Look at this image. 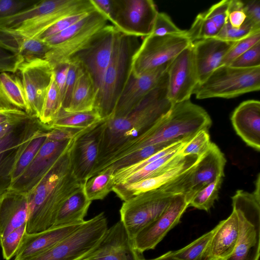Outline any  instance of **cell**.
<instances>
[{"label": "cell", "mask_w": 260, "mask_h": 260, "mask_svg": "<svg viewBox=\"0 0 260 260\" xmlns=\"http://www.w3.org/2000/svg\"><path fill=\"white\" fill-rule=\"evenodd\" d=\"M79 135L70 141L49 170L27 193L29 215L26 233L51 228L63 202L83 185L84 183L76 177L73 166V149Z\"/></svg>", "instance_id": "obj_1"}, {"label": "cell", "mask_w": 260, "mask_h": 260, "mask_svg": "<svg viewBox=\"0 0 260 260\" xmlns=\"http://www.w3.org/2000/svg\"><path fill=\"white\" fill-rule=\"evenodd\" d=\"M211 125L208 112L190 100L174 104L150 128L104 159L101 165L148 146L191 140L200 131H209Z\"/></svg>", "instance_id": "obj_2"}, {"label": "cell", "mask_w": 260, "mask_h": 260, "mask_svg": "<svg viewBox=\"0 0 260 260\" xmlns=\"http://www.w3.org/2000/svg\"><path fill=\"white\" fill-rule=\"evenodd\" d=\"M173 105L167 97V73L158 86L132 112L125 116L107 119L95 165L145 132Z\"/></svg>", "instance_id": "obj_3"}, {"label": "cell", "mask_w": 260, "mask_h": 260, "mask_svg": "<svg viewBox=\"0 0 260 260\" xmlns=\"http://www.w3.org/2000/svg\"><path fill=\"white\" fill-rule=\"evenodd\" d=\"M84 0H40L31 8L0 20V29L34 38L60 19L85 12Z\"/></svg>", "instance_id": "obj_4"}, {"label": "cell", "mask_w": 260, "mask_h": 260, "mask_svg": "<svg viewBox=\"0 0 260 260\" xmlns=\"http://www.w3.org/2000/svg\"><path fill=\"white\" fill-rule=\"evenodd\" d=\"M108 22L95 10L66 30L45 40L43 41L51 47L45 60L52 68L68 62L96 38Z\"/></svg>", "instance_id": "obj_5"}, {"label": "cell", "mask_w": 260, "mask_h": 260, "mask_svg": "<svg viewBox=\"0 0 260 260\" xmlns=\"http://www.w3.org/2000/svg\"><path fill=\"white\" fill-rule=\"evenodd\" d=\"M133 37L120 33L98 90L94 109L102 119H108L112 115L125 82L131 57L136 50H133Z\"/></svg>", "instance_id": "obj_6"}, {"label": "cell", "mask_w": 260, "mask_h": 260, "mask_svg": "<svg viewBox=\"0 0 260 260\" xmlns=\"http://www.w3.org/2000/svg\"><path fill=\"white\" fill-rule=\"evenodd\" d=\"M238 216L239 234L234 251L226 260H258L260 255V196L239 189L232 197Z\"/></svg>", "instance_id": "obj_7"}, {"label": "cell", "mask_w": 260, "mask_h": 260, "mask_svg": "<svg viewBox=\"0 0 260 260\" xmlns=\"http://www.w3.org/2000/svg\"><path fill=\"white\" fill-rule=\"evenodd\" d=\"M260 89V67L237 68L222 65L215 69L194 92L197 99L233 98Z\"/></svg>", "instance_id": "obj_8"}, {"label": "cell", "mask_w": 260, "mask_h": 260, "mask_svg": "<svg viewBox=\"0 0 260 260\" xmlns=\"http://www.w3.org/2000/svg\"><path fill=\"white\" fill-rule=\"evenodd\" d=\"M192 44L187 34L144 37L133 53L128 74L139 77L169 63Z\"/></svg>", "instance_id": "obj_9"}, {"label": "cell", "mask_w": 260, "mask_h": 260, "mask_svg": "<svg viewBox=\"0 0 260 260\" xmlns=\"http://www.w3.org/2000/svg\"><path fill=\"white\" fill-rule=\"evenodd\" d=\"M108 228L101 212L50 249L23 260H79L98 244Z\"/></svg>", "instance_id": "obj_10"}, {"label": "cell", "mask_w": 260, "mask_h": 260, "mask_svg": "<svg viewBox=\"0 0 260 260\" xmlns=\"http://www.w3.org/2000/svg\"><path fill=\"white\" fill-rule=\"evenodd\" d=\"M45 125L27 114L0 134V196L9 190L16 163L35 134Z\"/></svg>", "instance_id": "obj_11"}, {"label": "cell", "mask_w": 260, "mask_h": 260, "mask_svg": "<svg viewBox=\"0 0 260 260\" xmlns=\"http://www.w3.org/2000/svg\"><path fill=\"white\" fill-rule=\"evenodd\" d=\"M174 196L160 187L123 202L119 210L120 220L132 240L161 214Z\"/></svg>", "instance_id": "obj_12"}, {"label": "cell", "mask_w": 260, "mask_h": 260, "mask_svg": "<svg viewBox=\"0 0 260 260\" xmlns=\"http://www.w3.org/2000/svg\"><path fill=\"white\" fill-rule=\"evenodd\" d=\"M115 12L111 25L130 37L149 36L158 11L152 0H115Z\"/></svg>", "instance_id": "obj_13"}, {"label": "cell", "mask_w": 260, "mask_h": 260, "mask_svg": "<svg viewBox=\"0 0 260 260\" xmlns=\"http://www.w3.org/2000/svg\"><path fill=\"white\" fill-rule=\"evenodd\" d=\"M120 33L112 25H107L89 45L72 58L78 61L90 75L96 92Z\"/></svg>", "instance_id": "obj_14"}, {"label": "cell", "mask_w": 260, "mask_h": 260, "mask_svg": "<svg viewBox=\"0 0 260 260\" xmlns=\"http://www.w3.org/2000/svg\"><path fill=\"white\" fill-rule=\"evenodd\" d=\"M17 72L27 101V114L39 118L51 81L53 69L47 60L37 59L21 63Z\"/></svg>", "instance_id": "obj_15"}, {"label": "cell", "mask_w": 260, "mask_h": 260, "mask_svg": "<svg viewBox=\"0 0 260 260\" xmlns=\"http://www.w3.org/2000/svg\"><path fill=\"white\" fill-rule=\"evenodd\" d=\"M189 203L185 194L174 196L161 214L134 238L133 242L135 249L141 253L154 249L168 233L180 222Z\"/></svg>", "instance_id": "obj_16"}, {"label": "cell", "mask_w": 260, "mask_h": 260, "mask_svg": "<svg viewBox=\"0 0 260 260\" xmlns=\"http://www.w3.org/2000/svg\"><path fill=\"white\" fill-rule=\"evenodd\" d=\"M198 84L192 43L168 68L167 97L173 104L190 100Z\"/></svg>", "instance_id": "obj_17"}, {"label": "cell", "mask_w": 260, "mask_h": 260, "mask_svg": "<svg viewBox=\"0 0 260 260\" xmlns=\"http://www.w3.org/2000/svg\"><path fill=\"white\" fill-rule=\"evenodd\" d=\"M124 224L118 221L108 228L98 244L79 260H141Z\"/></svg>", "instance_id": "obj_18"}, {"label": "cell", "mask_w": 260, "mask_h": 260, "mask_svg": "<svg viewBox=\"0 0 260 260\" xmlns=\"http://www.w3.org/2000/svg\"><path fill=\"white\" fill-rule=\"evenodd\" d=\"M170 63L139 77L128 74L110 118L125 116L135 109L158 85L167 74Z\"/></svg>", "instance_id": "obj_19"}, {"label": "cell", "mask_w": 260, "mask_h": 260, "mask_svg": "<svg viewBox=\"0 0 260 260\" xmlns=\"http://www.w3.org/2000/svg\"><path fill=\"white\" fill-rule=\"evenodd\" d=\"M107 119L84 129L76 138L73 149V166L77 178L84 182L97 162Z\"/></svg>", "instance_id": "obj_20"}, {"label": "cell", "mask_w": 260, "mask_h": 260, "mask_svg": "<svg viewBox=\"0 0 260 260\" xmlns=\"http://www.w3.org/2000/svg\"><path fill=\"white\" fill-rule=\"evenodd\" d=\"M71 140L58 141L47 136L34 159L23 173L12 183L9 190L29 192L51 168Z\"/></svg>", "instance_id": "obj_21"}, {"label": "cell", "mask_w": 260, "mask_h": 260, "mask_svg": "<svg viewBox=\"0 0 260 260\" xmlns=\"http://www.w3.org/2000/svg\"><path fill=\"white\" fill-rule=\"evenodd\" d=\"M226 159L218 146L212 142L189 173V188L185 194L189 202L194 194L219 177H224Z\"/></svg>", "instance_id": "obj_22"}, {"label": "cell", "mask_w": 260, "mask_h": 260, "mask_svg": "<svg viewBox=\"0 0 260 260\" xmlns=\"http://www.w3.org/2000/svg\"><path fill=\"white\" fill-rule=\"evenodd\" d=\"M235 42L213 37L192 43L199 84L203 83L221 66L223 58Z\"/></svg>", "instance_id": "obj_23"}, {"label": "cell", "mask_w": 260, "mask_h": 260, "mask_svg": "<svg viewBox=\"0 0 260 260\" xmlns=\"http://www.w3.org/2000/svg\"><path fill=\"white\" fill-rule=\"evenodd\" d=\"M231 120L236 134L249 147L260 150V102H242L232 113Z\"/></svg>", "instance_id": "obj_24"}, {"label": "cell", "mask_w": 260, "mask_h": 260, "mask_svg": "<svg viewBox=\"0 0 260 260\" xmlns=\"http://www.w3.org/2000/svg\"><path fill=\"white\" fill-rule=\"evenodd\" d=\"M27 194L8 190L0 196V242L9 233L27 223Z\"/></svg>", "instance_id": "obj_25"}, {"label": "cell", "mask_w": 260, "mask_h": 260, "mask_svg": "<svg viewBox=\"0 0 260 260\" xmlns=\"http://www.w3.org/2000/svg\"><path fill=\"white\" fill-rule=\"evenodd\" d=\"M199 158L196 155H188L182 163L164 173L135 182L115 185L112 191L122 201H126L139 194L159 188L175 179L191 168Z\"/></svg>", "instance_id": "obj_26"}, {"label": "cell", "mask_w": 260, "mask_h": 260, "mask_svg": "<svg viewBox=\"0 0 260 260\" xmlns=\"http://www.w3.org/2000/svg\"><path fill=\"white\" fill-rule=\"evenodd\" d=\"M239 234V220L233 209L230 215L216 225L204 260L227 259L235 250Z\"/></svg>", "instance_id": "obj_27"}, {"label": "cell", "mask_w": 260, "mask_h": 260, "mask_svg": "<svg viewBox=\"0 0 260 260\" xmlns=\"http://www.w3.org/2000/svg\"><path fill=\"white\" fill-rule=\"evenodd\" d=\"M81 224L51 228L34 234L26 233L14 260H23L50 249L73 233Z\"/></svg>", "instance_id": "obj_28"}, {"label": "cell", "mask_w": 260, "mask_h": 260, "mask_svg": "<svg viewBox=\"0 0 260 260\" xmlns=\"http://www.w3.org/2000/svg\"><path fill=\"white\" fill-rule=\"evenodd\" d=\"M230 0L221 1L197 15L187 34L192 43L215 37L228 20Z\"/></svg>", "instance_id": "obj_29"}, {"label": "cell", "mask_w": 260, "mask_h": 260, "mask_svg": "<svg viewBox=\"0 0 260 260\" xmlns=\"http://www.w3.org/2000/svg\"><path fill=\"white\" fill-rule=\"evenodd\" d=\"M91 202L85 195L83 184L63 202L52 228L82 224Z\"/></svg>", "instance_id": "obj_30"}, {"label": "cell", "mask_w": 260, "mask_h": 260, "mask_svg": "<svg viewBox=\"0 0 260 260\" xmlns=\"http://www.w3.org/2000/svg\"><path fill=\"white\" fill-rule=\"evenodd\" d=\"M97 92L92 79L81 66L67 108L68 112L90 111L94 109Z\"/></svg>", "instance_id": "obj_31"}, {"label": "cell", "mask_w": 260, "mask_h": 260, "mask_svg": "<svg viewBox=\"0 0 260 260\" xmlns=\"http://www.w3.org/2000/svg\"><path fill=\"white\" fill-rule=\"evenodd\" d=\"M0 109L20 110L27 113V101L19 76L7 72L0 74Z\"/></svg>", "instance_id": "obj_32"}, {"label": "cell", "mask_w": 260, "mask_h": 260, "mask_svg": "<svg viewBox=\"0 0 260 260\" xmlns=\"http://www.w3.org/2000/svg\"><path fill=\"white\" fill-rule=\"evenodd\" d=\"M182 149L175 150L152 161L140 169L123 177L115 185L127 184L153 177L181 164L187 156H183L181 155L180 151Z\"/></svg>", "instance_id": "obj_33"}, {"label": "cell", "mask_w": 260, "mask_h": 260, "mask_svg": "<svg viewBox=\"0 0 260 260\" xmlns=\"http://www.w3.org/2000/svg\"><path fill=\"white\" fill-rule=\"evenodd\" d=\"M102 119L95 109L77 112H68L61 109L51 128L62 127L85 129L94 126Z\"/></svg>", "instance_id": "obj_34"}, {"label": "cell", "mask_w": 260, "mask_h": 260, "mask_svg": "<svg viewBox=\"0 0 260 260\" xmlns=\"http://www.w3.org/2000/svg\"><path fill=\"white\" fill-rule=\"evenodd\" d=\"M50 129L45 125L31 139L16 163L12 173V183L23 173L34 159L45 142Z\"/></svg>", "instance_id": "obj_35"}, {"label": "cell", "mask_w": 260, "mask_h": 260, "mask_svg": "<svg viewBox=\"0 0 260 260\" xmlns=\"http://www.w3.org/2000/svg\"><path fill=\"white\" fill-rule=\"evenodd\" d=\"M114 172L111 169H105L84 182V190L89 200H103L112 191Z\"/></svg>", "instance_id": "obj_36"}, {"label": "cell", "mask_w": 260, "mask_h": 260, "mask_svg": "<svg viewBox=\"0 0 260 260\" xmlns=\"http://www.w3.org/2000/svg\"><path fill=\"white\" fill-rule=\"evenodd\" d=\"M177 142L152 145L139 149L107 163L94 175L107 169H111L114 171L117 169L138 163Z\"/></svg>", "instance_id": "obj_37"}, {"label": "cell", "mask_w": 260, "mask_h": 260, "mask_svg": "<svg viewBox=\"0 0 260 260\" xmlns=\"http://www.w3.org/2000/svg\"><path fill=\"white\" fill-rule=\"evenodd\" d=\"M62 109V99L53 74L44 102L41 122L51 128Z\"/></svg>", "instance_id": "obj_38"}, {"label": "cell", "mask_w": 260, "mask_h": 260, "mask_svg": "<svg viewBox=\"0 0 260 260\" xmlns=\"http://www.w3.org/2000/svg\"><path fill=\"white\" fill-rule=\"evenodd\" d=\"M216 226L186 246L172 251L173 255L179 260H204Z\"/></svg>", "instance_id": "obj_39"}, {"label": "cell", "mask_w": 260, "mask_h": 260, "mask_svg": "<svg viewBox=\"0 0 260 260\" xmlns=\"http://www.w3.org/2000/svg\"><path fill=\"white\" fill-rule=\"evenodd\" d=\"M223 177H219L197 192L191 199L188 207L208 212L218 197Z\"/></svg>", "instance_id": "obj_40"}, {"label": "cell", "mask_w": 260, "mask_h": 260, "mask_svg": "<svg viewBox=\"0 0 260 260\" xmlns=\"http://www.w3.org/2000/svg\"><path fill=\"white\" fill-rule=\"evenodd\" d=\"M51 47L45 42L35 38L26 37L19 51L22 62L45 59Z\"/></svg>", "instance_id": "obj_41"}, {"label": "cell", "mask_w": 260, "mask_h": 260, "mask_svg": "<svg viewBox=\"0 0 260 260\" xmlns=\"http://www.w3.org/2000/svg\"><path fill=\"white\" fill-rule=\"evenodd\" d=\"M257 30H260V26L255 25L247 18L239 27H233L227 20L215 37L225 41L235 42Z\"/></svg>", "instance_id": "obj_42"}, {"label": "cell", "mask_w": 260, "mask_h": 260, "mask_svg": "<svg viewBox=\"0 0 260 260\" xmlns=\"http://www.w3.org/2000/svg\"><path fill=\"white\" fill-rule=\"evenodd\" d=\"M211 143L209 131L201 130L182 148L180 154L183 156L193 155L200 157L209 149Z\"/></svg>", "instance_id": "obj_43"}, {"label": "cell", "mask_w": 260, "mask_h": 260, "mask_svg": "<svg viewBox=\"0 0 260 260\" xmlns=\"http://www.w3.org/2000/svg\"><path fill=\"white\" fill-rule=\"evenodd\" d=\"M260 42V30L236 42L223 58L221 66H229L236 58Z\"/></svg>", "instance_id": "obj_44"}, {"label": "cell", "mask_w": 260, "mask_h": 260, "mask_svg": "<svg viewBox=\"0 0 260 260\" xmlns=\"http://www.w3.org/2000/svg\"><path fill=\"white\" fill-rule=\"evenodd\" d=\"M26 224L9 233L0 242L3 256L5 260H10L15 256L22 239L26 233Z\"/></svg>", "instance_id": "obj_45"}, {"label": "cell", "mask_w": 260, "mask_h": 260, "mask_svg": "<svg viewBox=\"0 0 260 260\" xmlns=\"http://www.w3.org/2000/svg\"><path fill=\"white\" fill-rule=\"evenodd\" d=\"M40 0H0V20L12 17L35 6Z\"/></svg>", "instance_id": "obj_46"}, {"label": "cell", "mask_w": 260, "mask_h": 260, "mask_svg": "<svg viewBox=\"0 0 260 260\" xmlns=\"http://www.w3.org/2000/svg\"><path fill=\"white\" fill-rule=\"evenodd\" d=\"M92 12L81 13L64 17L43 31L34 38L42 41H44L47 38L66 30L88 16Z\"/></svg>", "instance_id": "obj_47"}, {"label": "cell", "mask_w": 260, "mask_h": 260, "mask_svg": "<svg viewBox=\"0 0 260 260\" xmlns=\"http://www.w3.org/2000/svg\"><path fill=\"white\" fill-rule=\"evenodd\" d=\"M186 32L178 27L167 14L158 12L154 20L150 35L163 36L168 35H179Z\"/></svg>", "instance_id": "obj_48"}, {"label": "cell", "mask_w": 260, "mask_h": 260, "mask_svg": "<svg viewBox=\"0 0 260 260\" xmlns=\"http://www.w3.org/2000/svg\"><path fill=\"white\" fill-rule=\"evenodd\" d=\"M229 66L237 68L260 67V42L236 58Z\"/></svg>", "instance_id": "obj_49"}, {"label": "cell", "mask_w": 260, "mask_h": 260, "mask_svg": "<svg viewBox=\"0 0 260 260\" xmlns=\"http://www.w3.org/2000/svg\"><path fill=\"white\" fill-rule=\"evenodd\" d=\"M69 69L62 101V109L67 108L75 86L80 64L72 59L69 62Z\"/></svg>", "instance_id": "obj_50"}, {"label": "cell", "mask_w": 260, "mask_h": 260, "mask_svg": "<svg viewBox=\"0 0 260 260\" xmlns=\"http://www.w3.org/2000/svg\"><path fill=\"white\" fill-rule=\"evenodd\" d=\"M22 63L20 55L0 45V73L17 72L19 65Z\"/></svg>", "instance_id": "obj_51"}, {"label": "cell", "mask_w": 260, "mask_h": 260, "mask_svg": "<svg viewBox=\"0 0 260 260\" xmlns=\"http://www.w3.org/2000/svg\"><path fill=\"white\" fill-rule=\"evenodd\" d=\"M246 19L242 2L241 0H230L228 20L232 26L235 27L241 26Z\"/></svg>", "instance_id": "obj_52"}, {"label": "cell", "mask_w": 260, "mask_h": 260, "mask_svg": "<svg viewBox=\"0 0 260 260\" xmlns=\"http://www.w3.org/2000/svg\"><path fill=\"white\" fill-rule=\"evenodd\" d=\"M94 9L112 23L115 12V0H90Z\"/></svg>", "instance_id": "obj_53"}, {"label": "cell", "mask_w": 260, "mask_h": 260, "mask_svg": "<svg viewBox=\"0 0 260 260\" xmlns=\"http://www.w3.org/2000/svg\"><path fill=\"white\" fill-rule=\"evenodd\" d=\"M246 18L260 26V1H242Z\"/></svg>", "instance_id": "obj_54"}, {"label": "cell", "mask_w": 260, "mask_h": 260, "mask_svg": "<svg viewBox=\"0 0 260 260\" xmlns=\"http://www.w3.org/2000/svg\"><path fill=\"white\" fill-rule=\"evenodd\" d=\"M52 68L54 80L59 90L62 101L69 69V62L60 63Z\"/></svg>", "instance_id": "obj_55"}, {"label": "cell", "mask_w": 260, "mask_h": 260, "mask_svg": "<svg viewBox=\"0 0 260 260\" xmlns=\"http://www.w3.org/2000/svg\"><path fill=\"white\" fill-rule=\"evenodd\" d=\"M141 260H179L176 258L173 254L172 251L167 253L153 259H147L143 258Z\"/></svg>", "instance_id": "obj_56"}]
</instances>
